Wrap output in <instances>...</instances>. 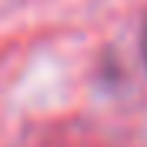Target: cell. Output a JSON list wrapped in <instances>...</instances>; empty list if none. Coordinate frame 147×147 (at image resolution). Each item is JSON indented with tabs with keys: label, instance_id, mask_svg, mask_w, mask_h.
<instances>
[{
	"label": "cell",
	"instance_id": "obj_1",
	"mask_svg": "<svg viewBox=\"0 0 147 147\" xmlns=\"http://www.w3.org/2000/svg\"><path fill=\"white\" fill-rule=\"evenodd\" d=\"M140 54H144V67H147V20H144V34H140Z\"/></svg>",
	"mask_w": 147,
	"mask_h": 147
}]
</instances>
